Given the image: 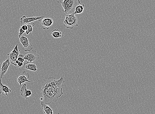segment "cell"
I'll return each instance as SVG.
<instances>
[{"mask_svg":"<svg viewBox=\"0 0 155 114\" xmlns=\"http://www.w3.org/2000/svg\"><path fill=\"white\" fill-rule=\"evenodd\" d=\"M20 50L18 49V46L17 44L12 51L9 53L7 54V56L8 57L11 64L16 66L15 62L20 54Z\"/></svg>","mask_w":155,"mask_h":114,"instance_id":"obj_5","label":"cell"},{"mask_svg":"<svg viewBox=\"0 0 155 114\" xmlns=\"http://www.w3.org/2000/svg\"><path fill=\"white\" fill-rule=\"evenodd\" d=\"M25 31H24L20 27L19 30V35H18L19 37L20 38L22 36V35L25 34Z\"/></svg>","mask_w":155,"mask_h":114,"instance_id":"obj_19","label":"cell"},{"mask_svg":"<svg viewBox=\"0 0 155 114\" xmlns=\"http://www.w3.org/2000/svg\"><path fill=\"white\" fill-rule=\"evenodd\" d=\"M29 78V75L28 73L25 71H23L22 73L19 75L17 79V81L21 86L22 83L25 82L31 83L30 81L28 80Z\"/></svg>","mask_w":155,"mask_h":114,"instance_id":"obj_10","label":"cell"},{"mask_svg":"<svg viewBox=\"0 0 155 114\" xmlns=\"http://www.w3.org/2000/svg\"><path fill=\"white\" fill-rule=\"evenodd\" d=\"M11 64L9 59H7L5 61L3 62L2 64L1 71H0V78L2 79L5 76Z\"/></svg>","mask_w":155,"mask_h":114,"instance_id":"obj_9","label":"cell"},{"mask_svg":"<svg viewBox=\"0 0 155 114\" xmlns=\"http://www.w3.org/2000/svg\"><path fill=\"white\" fill-rule=\"evenodd\" d=\"M84 4L80 3L76 7L75 11L73 14L76 15V14H80L83 12L84 8Z\"/></svg>","mask_w":155,"mask_h":114,"instance_id":"obj_16","label":"cell"},{"mask_svg":"<svg viewBox=\"0 0 155 114\" xmlns=\"http://www.w3.org/2000/svg\"><path fill=\"white\" fill-rule=\"evenodd\" d=\"M41 28L44 30H48L53 25L54 21L51 18H43L39 21Z\"/></svg>","mask_w":155,"mask_h":114,"instance_id":"obj_6","label":"cell"},{"mask_svg":"<svg viewBox=\"0 0 155 114\" xmlns=\"http://www.w3.org/2000/svg\"><path fill=\"white\" fill-rule=\"evenodd\" d=\"M64 82L62 77L58 80L53 77H49L47 80H42L41 94L44 97L43 102L44 103L49 104L53 102H56L61 97L63 94L61 85Z\"/></svg>","mask_w":155,"mask_h":114,"instance_id":"obj_1","label":"cell"},{"mask_svg":"<svg viewBox=\"0 0 155 114\" xmlns=\"http://www.w3.org/2000/svg\"><path fill=\"white\" fill-rule=\"evenodd\" d=\"M23 68L28 70L36 72L38 70L37 67L35 64L27 62L24 64Z\"/></svg>","mask_w":155,"mask_h":114,"instance_id":"obj_13","label":"cell"},{"mask_svg":"<svg viewBox=\"0 0 155 114\" xmlns=\"http://www.w3.org/2000/svg\"><path fill=\"white\" fill-rule=\"evenodd\" d=\"M24 58L28 62L32 63L33 62L38 60L39 56L36 50H32L25 52Z\"/></svg>","mask_w":155,"mask_h":114,"instance_id":"obj_4","label":"cell"},{"mask_svg":"<svg viewBox=\"0 0 155 114\" xmlns=\"http://www.w3.org/2000/svg\"><path fill=\"white\" fill-rule=\"evenodd\" d=\"M78 20L77 18L73 13L66 14L64 21V27L67 29H72L78 26Z\"/></svg>","mask_w":155,"mask_h":114,"instance_id":"obj_3","label":"cell"},{"mask_svg":"<svg viewBox=\"0 0 155 114\" xmlns=\"http://www.w3.org/2000/svg\"><path fill=\"white\" fill-rule=\"evenodd\" d=\"M40 100L41 101H42L44 100V98L42 97H41L40 98Z\"/></svg>","mask_w":155,"mask_h":114,"instance_id":"obj_22","label":"cell"},{"mask_svg":"<svg viewBox=\"0 0 155 114\" xmlns=\"http://www.w3.org/2000/svg\"><path fill=\"white\" fill-rule=\"evenodd\" d=\"M51 35L54 38H60L64 37V35L58 29H54L51 32Z\"/></svg>","mask_w":155,"mask_h":114,"instance_id":"obj_15","label":"cell"},{"mask_svg":"<svg viewBox=\"0 0 155 114\" xmlns=\"http://www.w3.org/2000/svg\"><path fill=\"white\" fill-rule=\"evenodd\" d=\"M24 55L22 54H20L19 56L17 58V60L21 62V63H24L25 61V60L24 59Z\"/></svg>","mask_w":155,"mask_h":114,"instance_id":"obj_18","label":"cell"},{"mask_svg":"<svg viewBox=\"0 0 155 114\" xmlns=\"http://www.w3.org/2000/svg\"><path fill=\"white\" fill-rule=\"evenodd\" d=\"M27 84H24L20 90V93L22 97L25 99H28L32 95V92L27 89Z\"/></svg>","mask_w":155,"mask_h":114,"instance_id":"obj_11","label":"cell"},{"mask_svg":"<svg viewBox=\"0 0 155 114\" xmlns=\"http://www.w3.org/2000/svg\"><path fill=\"white\" fill-rule=\"evenodd\" d=\"M11 92L12 90L8 86L3 84L2 79L0 78V94L7 96Z\"/></svg>","mask_w":155,"mask_h":114,"instance_id":"obj_12","label":"cell"},{"mask_svg":"<svg viewBox=\"0 0 155 114\" xmlns=\"http://www.w3.org/2000/svg\"><path fill=\"white\" fill-rule=\"evenodd\" d=\"M19 39L20 42L23 46V49L25 52L32 50V46L29 41L28 37L22 36Z\"/></svg>","mask_w":155,"mask_h":114,"instance_id":"obj_7","label":"cell"},{"mask_svg":"<svg viewBox=\"0 0 155 114\" xmlns=\"http://www.w3.org/2000/svg\"><path fill=\"white\" fill-rule=\"evenodd\" d=\"M16 64L17 67L18 68H21L24 66V63H21V62L18 61L17 60L15 62Z\"/></svg>","mask_w":155,"mask_h":114,"instance_id":"obj_20","label":"cell"},{"mask_svg":"<svg viewBox=\"0 0 155 114\" xmlns=\"http://www.w3.org/2000/svg\"><path fill=\"white\" fill-rule=\"evenodd\" d=\"M43 18V16L27 18L25 16L23 15L20 18V23L21 25L27 24L36 21H39Z\"/></svg>","mask_w":155,"mask_h":114,"instance_id":"obj_8","label":"cell"},{"mask_svg":"<svg viewBox=\"0 0 155 114\" xmlns=\"http://www.w3.org/2000/svg\"><path fill=\"white\" fill-rule=\"evenodd\" d=\"M60 114V113H59V112H58V113H57V114Z\"/></svg>","mask_w":155,"mask_h":114,"instance_id":"obj_23","label":"cell"},{"mask_svg":"<svg viewBox=\"0 0 155 114\" xmlns=\"http://www.w3.org/2000/svg\"><path fill=\"white\" fill-rule=\"evenodd\" d=\"M21 27L24 31H25L27 30L28 27L27 24L21 25Z\"/></svg>","mask_w":155,"mask_h":114,"instance_id":"obj_21","label":"cell"},{"mask_svg":"<svg viewBox=\"0 0 155 114\" xmlns=\"http://www.w3.org/2000/svg\"><path fill=\"white\" fill-rule=\"evenodd\" d=\"M28 27L27 30L25 31L26 34L28 35L29 34H31L33 31V28L35 26V24L32 23L27 24Z\"/></svg>","mask_w":155,"mask_h":114,"instance_id":"obj_17","label":"cell"},{"mask_svg":"<svg viewBox=\"0 0 155 114\" xmlns=\"http://www.w3.org/2000/svg\"><path fill=\"white\" fill-rule=\"evenodd\" d=\"M57 2L61 4L64 9L62 11L66 15L74 13L76 6L81 3L80 0H59Z\"/></svg>","mask_w":155,"mask_h":114,"instance_id":"obj_2","label":"cell"},{"mask_svg":"<svg viewBox=\"0 0 155 114\" xmlns=\"http://www.w3.org/2000/svg\"><path fill=\"white\" fill-rule=\"evenodd\" d=\"M41 108L45 114H53V110L48 105L45 104L42 101L41 102Z\"/></svg>","mask_w":155,"mask_h":114,"instance_id":"obj_14","label":"cell"}]
</instances>
